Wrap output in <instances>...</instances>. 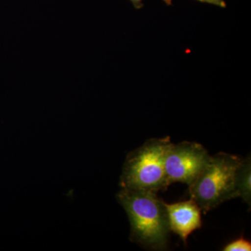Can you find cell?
<instances>
[{
	"label": "cell",
	"instance_id": "obj_1",
	"mask_svg": "<svg viewBox=\"0 0 251 251\" xmlns=\"http://www.w3.org/2000/svg\"><path fill=\"white\" fill-rule=\"evenodd\" d=\"M118 199L128 214L132 238L144 247L164 249L169 226L164 202L156 193L123 188Z\"/></svg>",
	"mask_w": 251,
	"mask_h": 251
},
{
	"label": "cell",
	"instance_id": "obj_2",
	"mask_svg": "<svg viewBox=\"0 0 251 251\" xmlns=\"http://www.w3.org/2000/svg\"><path fill=\"white\" fill-rule=\"evenodd\" d=\"M242 158L227 153L210 156L194 181L188 186L191 199L204 211L237 198L235 174Z\"/></svg>",
	"mask_w": 251,
	"mask_h": 251
},
{
	"label": "cell",
	"instance_id": "obj_3",
	"mask_svg": "<svg viewBox=\"0 0 251 251\" xmlns=\"http://www.w3.org/2000/svg\"><path fill=\"white\" fill-rule=\"evenodd\" d=\"M170 137L151 138L129 153L122 175V187L156 193L168 187L165 161Z\"/></svg>",
	"mask_w": 251,
	"mask_h": 251
},
{
	"label": "cell",
	"instance_id": "obj_4",
	"mask_svg": "<svg viewBox=\"0 0 251 251\" xmlns=\"http://www.w3.org/2000/svg\"><path fill=\"white\" fill-rule=\"evenodd\" d=\"M210 155L201 144L185 141L172 143L165 161L167 184L181 182L189 186L207 163Z\"/></svg>",
	"mask_w": 251,
	"mask_h": 251
},
{
	"label": "cell",
	"instance_id": "obj_5",
	"mask_svg": "<svg viewBox=\"0 0 251 251\" xmlns=\"http://www.w3.org/2000/svg\"><path fill=\"white\" fill-rule=\"evenodd\" d=\"M164 204L170 231L178 234L186 244L188 236L202 226L201 208L192 199Z\"/></svg>",
	"mask_w": 251,
	"mask_h": 251
},
{
	"label": "cell",
	"instance_id": "obj_6",
	"mask_svg": "<svg viewBox=\"0 0 251 251\" xmlns=\"http://www.w3.org/2000/svg\"><path fill=\"white\" fill-rule=\"evenodd\" d=\"M251 156L242 159L235 174V191L237 198H242L251 206Z\"/></svg>",
	"mask_w": 251,
	"mask_h": 251
},
{
	"label": "cell",
	"instance_id": "obj_7",
	"mask_svg": "<svg viewBox=\"0 0 251 251\" xmlns=\"http://www.w3.org/2000/svg\"><path fill=\"white\" fill-rule=\"evenodd\" d=\"M224 251H251V244L244 238H239L233 242H229L223 249Z\"/></svg>",
	"mask_w": 251,
	"mask_h": 251
},
{
	"label": "cell",
	"instance_id": "obj_8",
	"mask_svg": "<svg viewBox=\"0 0 251 251\" xmlns=\"http://www.w3.org/2000/svg\"><path fill=\"white\" fill-rule=\"evenodd\" d=\"M196 1L202 3H206V4L215 5V6H219V7L221 8L227 7V4H226L225 0H196ZM172 1H173V0H166L165 3H166L168 6H171V5H172Z\"/></svg>",
	"mask_w": 251,
	"mask_h": 251
},
{
	"label": "cell",
	"instance_id": "obj_9",
	"mask_svg": "<svg viewBox=\"0 0 251 251\" xmlns=\"http://www.w3.org/2000/svg\"><path fill=\"white\" fill-rule=\"evenodd\" d=\"M131 1L132 4H133V6H134L135 9H140L144 6V4L143 2V0H130ZM163 1H166V0H163Z\"/></svg>",
	"mask_w": 251,
	"mask_h": 251
}]
</instances>
